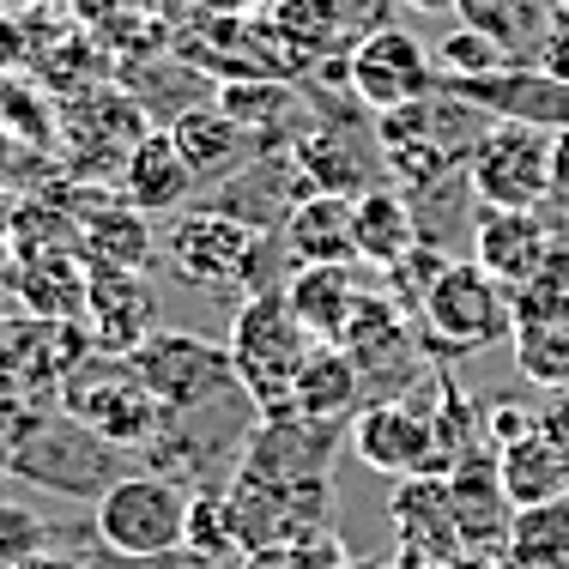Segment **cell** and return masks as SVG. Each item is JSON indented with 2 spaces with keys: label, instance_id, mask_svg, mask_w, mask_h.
I'll return each mask as SVG.
<instances>
[{
  "label": "cell",
  "instance_id": "cell-1",
  "mask_svg": "<svg viewBox=\"0 0 569 569\" xmlns=\"http://www.w3.org/2000/svg\"><path fill=\"white\" fill-rule=\"evenodd\" d=\"M485 128H491V116H479L472 103H460L455 91H442V86L430 91V98L406 103V110L370 116L382 170L395 176V188H418V194L460 182Z\"/></svg>",
  "mask_w": 569,
  "mask_h": 569
},
{
  "label": "cell",
  "instance_id": "cell-2",
  "mask_svg": "<svg viewBox=\"0 0 569 569\" xmlns=\"http://www.w3.org/2000/svg\"><path fill=\"white\" fill-rule=\"evenodd\" d=\"M321 340L291 316L284 291H254L242 297V309L230 316V370H237V388L249 395L254 418H284L291 412V382L303 370V358L316 351Z\"/></svg>",
  "mask_w": 569,
  "mask_h": 569
},
{
  "label": "cell",
  "instance_id": "cell-3",
  "mask_svg": "<svg viewBox=\"0 0 569 569\" xmlns=\"http://www.w3.org/2000/svg\"><path fill=\"white\" fill-rule=\"evenodd\" d=\"M267 254H279L273 230H254L224 207H182L164 230V261L200 291H273Z\"/></svg>",
  "mask_w": 569,
  "mask_h": 569
},
{
  "label": "cell",
  "instance_id": "cell-4",
  "mask_svg": "<svg viewBox=\"0 0 569 569\" xmlns=\"http://www.w3.org/2000/svg\"><path fill=\"white\" fill-rule=\"evenodd\" d=\"M224 509L242 551L303 539L328 527V472H273L254 467V460H237L224 479Z\"/></svg>",
  "mask_w": 569,
  "mask_h": 569
},
{
  "label": "cell",
  "instance_id": "cell-5",
  "mask_svg": "<svg viewBox=\"0 0 569 569\" xmlns=\"http://www.w3.org/2000/svg\"><path fill=\"white\" fill-rule=\"evenodd\" d=\"M61 412L79 418L91 437H103L110 449H146L164 430V406L152 400V388L133 376L128 358L110 351H86L73 370L61 376Z\"/></svg>",
  "mask_w": 569,
  "mask_h": 569
},
{
  "label": "cell",
  "instance_id": "cell-6",
  "mask_svg": "<svg viewBox=\"0 0 569 569\" xmlns=\"http://www.w3.org/2000/svg\"><path fill=\"white\" fill-rule=\"evenodd\" d=\"M188 497L194 491L164 472H121L91 503V533L103 551H121V558H176L188 527Z\"/></svg>",
  "mask_w": 569,
  "mask_h": 569
},
{
  "label": "cell",
  "instance_id": "cell-7",
  "mask_svg": "<svg viewBox=\"0 0 569 569\" xmlns=\"http://www.w3.org/2000/svg\"><path fill=\"white\" fill-rule=\"evenodd\" d=\"M133 376L152 388V400L164 406L170 418L188 412H212V406L249 400L237 388V370H230V351L212 346L207 333H182V328H158L146 346L128 351Z\"/></svg>",
  "mask_w": 569,
  "mask_h": 569
},
{
  "label": "cell",
  "instance_id": "cell-8",
  "mask_svg": "<svg viewBox=\"0 0 569 569\" xmlns=\"http://www.w3.org/2000/svg\"><path fill=\"white\" fill-rule=\"evenodd\" d=\"M425 321V351H437V358H449V351H479V346H497L503 333H515V297L485 273L479 261H455L442 267L437 279H430L425 303H418V316Z\"/></svg>",
  "mask_w": 569,
  "mask_h": 569
},
{
  "label": "cell",
  "instance_id": "cell-9",
  "mask_svg": "<svg viewBox=\"0 0 569 569\" xmlns=\"http://www.w3.org/2000/svg\"><path fill=\"white\" fill-rule=\"evenodd\" d=\"M152 128L146 103L121 86H79L56 103V146L67 152L79 182H103V176H121L128 152L140 146V133Z\"/></svg>",
  "mask_w": 569,
  "mask_h": 569
},
{
  "label": "cell",
  "instance_id": "cell-10",
  "mask_svg": "<svg viewBox=\"0 0 569 569\" xmlns=\"http://www.w3.org/2000/svg\"><path fill=\"white\" fill-rule=\"evenodd\" d=\"M467 194L479 207L539 212L551 194V133L527 121H491L467 158Z\"/></svg>",
  "mask_w": 569,
  "mask_h": 569
},
{
  "label": "cell",
  "instance_id": "cell-11",
  "mask_svg": "<svg viewBox=\"0 0 569 569\" xmlns=\"http://www.w3.org/2000/svg\"><path fill=\"white\" fill-rule=\"evenodd\" d=\"M110 455H116L110 442L91 437L79 418H67V412H56V418L37 412V425L19 437V449H12V467H7V472L43 485V491H67V497H86V503H98V497L121 479Z\"/></svg>",
  "mask_w": 569,
  "mask_h": 569
},
{
  "label": "cell",
  "instance_id": "cell-12",
  "mask_svg": "<svg viewBox=\"0 0 569 569\" xmlns=\"http://www.w3.org/2000/svg\"><path fill=\"white\" fill-rule=\"evenodd\" d=\"M333 346L358 363L363 395H370V400H406V388L418 382V370H425V340H418V321L406 316L388 291H376V284L363 291V303L351 309L346 333Z\"/></svg>",
  "mask_w": 569,
  "mask_h": 569
},
{
  "label": "cell",
  "instance_id": "cell-13",
  "mask_svg": "<svg viewBox=\"0 0 569 569\" xmlns=\"http://www.w3.org/2000/svg\"><path fill=\"white\" fill-rule=\"evenodd\" d=\"M442 86L437 73V49L425 37L400 31V24H376L370 37H358L346 56V91L363 103L370 116L406 110V103L430 98Z\"/></svg>",
  "mask_w": 569,
  "mask_h": 569
},
{
  "label": "cell",
  "instance_id": "cell-14",
  "mask_svg": "<svg viewBox=\"0 0 569 569\" xmlns=\"http://www.w3.org/2000/svg\"><path fill=\"white\" fill-rule=\"evenodd\" d=\"M351 455L382 479H442V442L430 412H418V400H370L346 425Z\"/></svg>",
  "mask_w": 569,
  "mask_h": 569
},
{
  "label": "cell",
  "instance_id": "cell-15",
  "mask_svg": "<svg viewBox=\"0 0 569 569\" xmlns=\"http://www.w3.org/2000/svg\"><path fill=\"white\" fill-rule=\"evenodd\" d=\"M442 91H455L460 103H472L491 121H527V128H546V133L569 128V79L546 73L539 61H503L472 79H442Z\"/></svg>",
  "mask_w": 569,
  "mask_h": 569
},
{
  "label": "cell",
  "instance_id": "cell-16",
  "mask_svg": "<svg viewBox=\"0 0 569 569\" xmlns=\"http://www.w3.org/2000/svg\"><path fill=\"white\" fill-rule=\"evenodd\" d=\"M86 340L91 351L128 358L158 333V291L146 273H121V267H86Z\"/></svg>",
  "mask_w": 569,
  "mask_h": 569
},
{
  "label": "cell",
  "instance_id": "cell-17",
  "mask_svg": "<svg viewBox=\"0 0 569 569\" xmlns=\"http://www.w3.org/2000/svg\"><path fill=\"white\" fill-rule=\"evenodd\" d=\"M551 237H558V230L539 219V212H509V207L472 212V261L503 284L509 297L539 279V261H546Z\"/></svg>",
  "mask_w": 569,
  "mask_h": 569
},
{
  "label": "cell",
  "instance_id": "cell-18",
  "mask_svg": "<svg viewBox=\"0 0 569 569\" xmlns=\"http://www.w3.org/2000/svg\"><path fill=\"white\" fill-rule=\"evenodd\" d=\"M158 254L152 219L128 200H110L103 188H79V261L86 267H121V273H146Z\"/></svg>",
  "mask_w": 569,
  "mask_h": 569
},
{
  "label": "cell",
  "instance_id": "cell-19",
  "mask_svg": "<svg viewBox=\"0 0 569 569\" xmlns=\"http://www.w3.org/2000/svg\"><path fill=\"white\" fill-rule=\"evenodd\" d=\"M170 140H176V152H182V164L194 170L200 188H224L230 176H242L261 158L254 133L242 128V121H230L219 103H188V110H176Z\"/></svg>",
  "mask_w": 569,
  "mask_h": 569
},
{
  "label": "cell",
  "instance_id": "cell-20",
  "mask_svg": "<svg viewBox=\"0 0 569 569\" xmlns=\"http://www.w3.org/2000/svg\"><path fill=\"white\" fill-rule=\"evenodd\" d=\"M425 242V224H418V207L406 188H363V194H351V249H358V267H376V273H388V267H400L406 254Z\"/></svg>",
  "mask_w": 569,
  "mask_h": 569
},
{
  "label": "cell",
  "instance_id": "cell-21",
  "mask_svg": "<svg viewBox=\"0 0 569 569\" xmlns=\"http://www.w3.org/2000/svg\"><path fill=\"white\" fill-rule=\"evenodd\" d=\"M515 370L546 395L569 388V297L515 291Z\"/></svg>",
  "mask_w": 569,
  "mask_h": 569
},
{
  "label": "cell",
  "instance_id": "cell-22",
  "mask_svg": "<svg viewBox=\"0 0 569 569\" xmlns=\"http://www.w3.org/2000/svg\"><path fill=\"white\" fill-rule=\"evenodd\" d=\"M284 267H340L358 261L351 249V194H303L273 230Z\"/></svg>",
  "mask_w": 569,
  "mask_h": 569
},
{
  "label": "cell",
  "instance_id": "cell-23",
  "mask_svg": "<svg viewBox=\"0 0 569 569\" xmlns=\"http://www.w3.org/2000/svg\"><path fill=\"white\" fill-rule=\"evenodd\" d=\"M279 291H284V303H291V316L303 321L321 346H333L370 284H363L358 261H340V267H291Z\"/></svg>",
  "mask_w": 569,
  "mask_h": 569
},
{
  "label": "cell",
  "instance_id": "cell-24",
  "mask_svg": "<svg viewBox=\"0 0 569 569\" xmlns=\"http://www.w3.org/2000/svg\"><path fill=\"white\" fill-rule=\"evenodd\" d=\"M116 182H121V200H128V207H140L146 219H152V212H182L188 194L200 188L194 170H188L182 152H176L170 128H146Z\"/></svg>",
  "mask_w": 569,
  "mask_h": 569
},
{
  "label": "cell",
  "instance_id": "cell-25",
  "mask_svg": "<svg viewBox=\"0 0 569 569\" xmlns=\"http://www.w3.org/2000/svg\"><path fill=\"white\" fill-rule=\"evenodd\" d=\"M370 406V395H363V376L358 363L346 358L340 346H316L303 358V370H297L291 382V412L309 418V425H351V418Z\"/></svg>",
  "mask_w": 569,
  "mask_h": 569
},
{
  "label": "cell",
  "instance_id": "cell-26",
  "mask_svg": "<svg viewBox=\"0 0 569 569\" xmlns=\"http://www.w3.org/2000/svg\"><path fill=\"white\" fill-rule=\"evenodd\" d=\"M86 261L79 254H19L12 261V297L31 321H86Z\"/></svg>",
  "mask_w": 569,
  "mask_h": 569
},
{
  "label": "cell",
  "instance_id": "cell-27",
  "mask_svg": "<svg viewBox=\"0 0 569 569\" xmlns=\"http://www.w3.org/2000/svg\"><path fill=\"white\" fill-rule=\"evenodd\" d=\"M395 521H400V539L412 546V558H418V563L455 558V551L467 546V539H460V521H455L449 479H400Z\"/></svg>",
  "mask_w": 569,
  "mask_h": 569
},
{
  "label": "cell",
  "instance_id": "cell-28",
  "mask_svg": "<svg viewBox=\"0 0 569 569\" xmlns=\"http://www.w3.org/2000/svg\"><path fill=\"white\" fill-rule=\"evenodd\" d=\"M455 19L467 31L491 37L509 61H539L558 12H551V0H455Z\"/></svg>",
  "mask_w": 569,
  "mask_h": 569
},
{
  "label": "cell",
  "instance_id": "cell-29",
  "mask_svg": "<svg viewBox=\"0 0 569 569\" xmlns=\"http://www.w3.org/2000/svg\"><path fill=\"white\" fill-rule=\"evenodd\" d=\"M497 491H503L509 509H533V503L569 497V467H563V455L539 437V425L497 449Z\"/></svg>",
  "mask_w": 569,
  "mask_h": 569
},
{
  "label": "cell",
  "instance_id": "cell-30",
  "mask_svg": "<svg viewBox=\"0 0 569 569\" xmlns=\"http://www.w3.org/2000/svg\"><path fill=\"white\" fill-rule=\"evenodd\" d=\"M503 563L509 569H569V497L533 503V509H509Z\"/></svg>",
  "mask_w": 569,
  "mask_h": 569
},
{
  "label": "cell",
  "instance_id": "cell-31",
  "mask_svg": "<svg viewBox=\"0 0 569 569\" xmlns=\"http://www.w3.org/2000/svg\"><path fill=\"white\" fill-rule=\"evenodd\" d=\"M182 551L194 563H230L242 558L237 546V527H230V509H224V485H207V491L188 497V527H182Z\"/></svg>",
  "mask_w": 569,
  "mask_h": 569
},
{
  "label": "cell",
  "instance_id": "cell-32",
  "mask_svg": "<svg viewBox=\"0 0 569 569\" xmlns=\"http://www.w3.org/2000/svg\"><path fill=\"white\" fill-rule=\"evenodd\" d=\"M0 121L24 146H56V91L37 79H0Z\"/></svg>",
  "mask_w": 569,
  "mask_h": 569
},
{
  "label": "cell",
  "instance_id": "cell-33",
  "mask_svg": "<svg viewBox=\"0 0 569 569\" xmlns=\"http://www.w3.org/2000/svg\"><path fill=\"white\" fill-rule=\"evenodd\" d=\"M242 569H346L351 551L333 527H316L303 539H284V546H261V551H242Z\"/></svg>",
  "mask_w": 569,
  "mask_h": 569
},
{
  "label": "cell",
  "instance_id": "cell-34",
  "mask_svg": "<svg viewBox=\"0 0 569 569\" xmlns=\"http://www.w3.org/2000/svg\"><path fill=\"white\" fill-rule=\"evenodd\" d=\"M509 56L491 43V37L467 31V24H455L449 37L437 43V73L442 79H472V73H491V67H503Z\"/></svg>",
  "mask_w": 569,
  "mask_h": 569
},
{
  "label": "cell",
  "instance_id": "cell-35",
  "mask_svg": "<svg viewBox=\"0 0 569 569\" xmlns=\"http://www.w3.org/2000/svg\"><path fill=\"white\" fill-rule=\"evenodd\" d=\"M43 546H49L43 515L24 509V503H12V497H0V569L24 563L31 551H43Z\"/></svg>",
  "mask_w": 569,
  "mask_h": 569
},
{
  "label": "cell",
  "instance_id": "cell-36",
  "mask_svg": "<svg viewBox=\"0 0 569 569\" xmlns=\"http://www.w3.org/2000/svg\"><path fill=\"white\" fill-rule=\"evenodd\" d=\"M533 425H539V437L551 442V449L563 455V467H569V388H558L546 406L533 412Z\"/></svg>",
  "mask_w": 569,
  "mask_h": 569
},
{
  "label": "cell",
  "instance_id": "cell-37",
  "mask_svg": "<svg viewBox=\"0 0 569 569\" xmlns=\"http://www.w3.org/2000/svg\"><path fill=\"white\" fill-rule=\"evenodd\" d=\"M485 418H491V449H503V442H515V437L533 430V412L515 406V400H491V406H485Z\"/></svg>",
  "mask_w": 569,
  "mask_h": 569
},
{
  "label": "cell",
  "instance_id": "cell-38",
  "mask_svg": "<svg viewBox=\"0 0 569 569\" xmlns=\"http://www.w3.org/2000/svg\"><path fill=\"white\" fill-rule=\"evenodd\" d=\"M527 291H546V297H569V237H551L546 261H539V279Z\"/></svg>",
  "mask_w": 569,
  "mask_h": 569
},
{
  "label": "cell",
  "instance_id": "cell-39",
  "mask_svg": "<svg viewBox=\"0 0 569 569\" xmlns=\"http://www.w3.org/2000/svg\"><path fill=\"white\" fill-rule=\"evenodd\" d=\"M79 569H194L188 551H176V558H121V551H91V558H79Z\"/></svg>",
  "mask_w": 569,
  "mask_h": 569
},
{
  "label": "cell",
  "instance_id": "cell-40",
  "mask_svg": "<svg viewBox=\"0 0 569 569\" xmlns=\"http://www.w3.org/2000/svg\"><path fill=\"white\" fill-rule=\"evenodd\" d=\"M546 207H558L569 219V128L551 133V194H546Z\"/></svg>",
  "mask_w": 569,
  "mask_h": 569
},
{
  "label": "cell",
  "instance_id": "cell-41",
  "mask_svg": "<svg viewBox=\"0 0 569 569\" xmlns=\"http://www.w3.org/2000/svg\"><path fill=\"white\" fill-rule=\"evenodd\" d=\"M24 61H31V31L0 12V79H7L12 67H24Z\"/></svg>",
  "mask_w": 569,
  "mask_h": 569
},
{
  "label": "cell",
  "instance_id": "cell-42",
  "mask_svg": "<svg viewBox=\"0 0 569 569\" xmlns=\"http://www.w3.org/2000/svg\"><path fill=\"white\" fill-rule=\"evenodd\" d=\"M67 7H73V19L86 24V31H103V24H110L128 0H67Z\"/></svg>",
  "mask_w": 569,
  "mask_h": 569
},
{
  "label": "cell",
  "instance_id": "cell-43",
  "mask_svg": "<svg viewBox=\"0 0 569 569\" xmlns=\"http://www.w3.org/2000/svg\"><path fill=\"white\" fill-rule=\"evenodd\" d=\"M12 569H79L73 551H56V546H43V551H31L24 563H12Z\"/></svg>",
  "mask_w": 569,
  "mask_h": 569
},
{
  "label": "cell",
  "instance_id": "cell-44",
  "mask_svg": "<svg viewBox=\"0 0 569 569\" xmlns=\"http://www.w3.org/2000/svg\"><path fill=\"white\" fill-rule=\"evenodd\" d=\"M395 7L418 12V19H449V12H455V0H395Z\"/></svg>",
  "mask_w": 569,
  "mask_h": 569
},
{
  "label": "cell",
  "instance_id": "cell-45",
  "mask_svg": "<svg viewBox=\"0 0 569 569\" xmlns=\"http://www.w3.org/2000/svg\"><path fill=\"white\" fill-rule=\"evenodd\" d=\"M273 0H207V12H267Z\"/></svg>",
  "mask_w": 569,
  "mask_h": 569
},
{
  "label": "cell",
  "instance_id": "cell-46",
  "mask_svg": "<svg viewBox=\"0 0 569 569\" xmlns=\"http://www.w3.org/2000/svg\"><path fill=\"white\" fill-rule=\"evenodd\" d=\"M7 291H12V267L0 261V297H7Z\"/></svg>",
  "mask_w": 569,
  "mask_h": 569
},
{
  "label": "cell",
  "instance_id": "cell-47",
  "mask_svg": "<svg viewBox=\"0 0 569 569\" xmlns=\"http://www.w3.org/2000/svg\"><path fill=\"white\" fill-rule=\"evenodd\" d=\"M346 569H363V563H346Z\"/></svg>",
  "mask_w": 569,
  "mask_h": 569
}]
</instances>
